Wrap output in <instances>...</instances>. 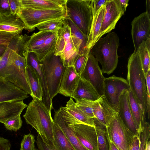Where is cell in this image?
<instances>
[{
    "instance_id": "cell-1",
    "label": "cell",
    "mask_w": 150,
    "mask_h": 150,
    "mask_svg": "<svg viewBox=\"0 0 150 150\" xmlns=\"http://www.w3.org/2000/svg\"><path fill=\"white\" fill-rule=\"evenodd\" d=\"M26 122L37 132L45 142L54 145V122L50 112L42 100L33 98L23 115Z\"/></svg>"
},
{
    "instance_id": "cell-2",
    "label": "cell",
    "mask_w": 150,
    "mask_h": 150,
    "mask_svg": "<svg viewBox=\"0 0 150 150\" xmlns=\"http://www.w3.org/2000/svg\"><path fill=\"white\" fill-rule=\"evenodd\" d=\"M25 68V57L7 47L0 59V78L11 83L31 95Z\"/></svg>"
},
{
    "instance_id": "cell-3",
    "label": "cell",
    "mask_w": 150,
    "mask_h": 150,
    "mask_svg": "<svg viewBox=\"0 0 150 150\" xmlns=\"http://www.w3.org/2000/svg\"><path fill=\"white\" fill-rule=\"evenodd\" d=\"M119 45V38L117 34L110 32L99 39L91 50L90 54L101 64L103 73L110 74L116 69Z\"/></svg>"
},
{
    "instance_id": "cell-4",
    "label": "cell",
    "mask_w": 150,
    "mask_h": 150,
    "mask_svg": "<svg viewBox=\"0 0 150 150\" xmlns=\"http://www.w3.org/2000/svg\"><path fill=\"white\" fill-rule=\"evenodd\" d=\"M127 81L143 114L145 115L147 107L145 75L137 50H134L128 60Z\"/></svg>"
},
{
    "instance_id": "cell-5",
    "label": "cell",
    "mask_w": 150,
    "mask_h": 150,
    "mask_svg": "<svg viewBox=\"0 0 150 150\" xmlns=\"http://www.w3.org/2000/svg\"><path fill=\"white\" fill-rule=\"evenodd\" d=\"M67 17L88 37L93 18L91 0H67Z\"/></svg>"
},
{
    "instance_id": "cell-6",
    "label": "cell",
    "mask_w": 150,
    "mask_h": 150,
    "mask_svg": "<svg viewBox=\"0 0 150 150\" xmlns=\"http://www.w3.org/2000/svg\"><path fill=\"white\" fill-rule=\"evenodd\" d=\"M24 23V28L32 31L39 25L50 21L66 18V7L60 9H38L22 7L17 13Z\"/></svg>"
},
{
    "instance_id": "cell-7",
    "label": "cell",
    "mask_w": 150,
    "mask_h": 150,
    "mask_svg": "<svg viewBox=\"0 0 150 150\" xmlns=\"http://www.w3.org/2000/svg\"><path fill=\"white\" fill-rule=\"evenodd\" d=\"M43 68L48 89L52 101L58 93L62 78L65 69L60 57L54 52L40 62Z\"/></svg>"
},
{
    "instance_id": "cell-8",
    "label": "cell",
    "mask_w": 150,
    "mask_h": 150,
    "mask_svg": "<svg viewBox=\"0 0 150 150\" xmlns=\"http://www.w3.org/2000/svg\"><path fill=\"white\" fill-rule=\"evenodd\" d=\"M106 129L108 140L112 142L119 150H128L135 134L127 127L117 112L108 123Z\"/></svg>"
},
{
    "instance_id": "cell-9",
    "label": "cell",
    "mask_w": 150,
    "mask_h": 150,
    "mask_svg": "<svg viewBox=\"0 0 150 150\" xmlns=\"http://www.w3.org/2000/svg\"><path fill=\"white\" fill-rule=\"evenodd\" d=\"M104 88V95L106 100L117 112L118 104L121 93L124 90H129L127 80L115 75L105 78Z\"/></svg>"
},
{
    "instance_id": "cell-10",
    "label": "cell",
    "mask_w": 150,
    "mask_h": 150,
    "mask_svg": "<svg viewBox=\"0 0 150 150\" xmlns=\"http://www.w3.org/2000/svg\"><path fill=\"white\" fill-rule=\"evenodd\" d=\"M80 78L90 83L100 97L104 95V77L98 62L90 54L85 68L80 75Z\"/></svg>"
},
{
    "instance_id": "cell-11",
    "label": "cell",
    "mask_w": 150,
    "mask_h": 150,
    "mask_svg": "<svg viewBox=\"0 0 150 150\" xmlns=\"http://www.w3.org/2000/svg\"><path fill=\"white\" fill-rule=\"evenodd\" d=\"M124 14L118 0H107L105 4V13L96 42L103 35L114 29L117 22Z\"/></svg>"
},
{
    "instance_id": "cell-12",
    "label": "cell",
    "mask_w": 150,
    "mask_h": 150,
    "mask_svg": "<svg viewBox=\"0 0 150 150\" xmlns=\"http://www.w3.org/2000/svg\"><path fill=\"white\" fill-rule=\"evenodd\" d=\"M150 14L146 11L134 18L131 23V35L134 48L150 37Z\"/></svg>"
},
{
    "instance_id": "cell-13",
    "label": "cell",
    "mask_w": 150,
    "mask_h": 150,
    "mask_svg": "<svg viewBox=\"0 0 150 150\" xmlns=\"http://www.w3.org/2000/svg\"><path fill=\"white\" fill-rule=\"evenodd\" d=\"M27 64L35 70L42 88L43 93L42 101L50 112L52 108V101L50 96L45 74L40 62L36 54L32 52H26L24 54Z\"/></svg>"
},
{
    "instance_id": "cell-14",
    "label": "cell",
    "mask_w": 150,
    "mask_h": 150,
    "mask_svg": "<svg viewBox=\"0 0 150 150\" xmlns=\"http://www.w3.org/2000/svg\"><path fill=\"white\" fill-rule=\"evenodd\" d=\"M124 124L134 134L137 135L138 129L130 110L129 100V91L124 90L119 98L117 112Z\"/></svg>"
},
{
    "instance_id": "cell-15",
    "label": "cell",
    "mask_w": 150,
    "mask_h": 150,
    "mask_svg": "<svg viewBox=\"0 0 150 150\" xmlns=\"http://www.w3.org/2000/svg\"><path fill=\"white\" fill-rule=\"evenodd\" d=\"M92 107L94 118L105 127L117 112L110 105L104 95L94 101Z\"/></svg>"
},
{
    "instance_id": "cell-16",
    "label": "cell",
    "mask_w": 150,
    "mask_h": 150,
    "mask_svg": "<svg viewBox=\"0 0 150 150\" xmlns=\"http://www.w3.org/2000/svg\"><path fill=\"white\" fill-rule=\"evenodd\" d=\"M29 97L27 93L20 88L0 78V102L23 100Z\"/></svg>"
},
{
    "instance_id": "cell-17",
    "label": "cell",
    "mask_w": 150,
    "mask_h": 150,
    "mask_svg": "<svg viewBox=\"0 0 150 150\" xmlns=\"http://www.w3.org/2000/svg\"><path fill=\"white\" fill-rule=\"evenodd\" d=\"M80 78L73 66L66 67L62 78L58 93L72 98Z\"/></svg>"
},
{
    "instance_id": "cell-18",
    "label": "cell",
    "mask_w": 150,
    "mask_h": 150,
    "mask_svg": "<svg viewBox=\"0 0 150 150\" xmlns=\"http://www.w3.org/2000/svg\"><path fill=\"white\" fill-rule=\"evenodd\" d=\"M100 97L90 83L80 78L73 93L72 98H74L75 101L81 100L95 101Z\"/></svg>"
},
{
    "instance_id": "cell-19",
    "label": "cell",
    "mask_w": 150,
    "mask_h": 150,
    "mask_svg": "<svg viewBox=\"0 0 150 150\" xmlns=\"http://www.w3.org/2000/svg\"><path fill=\"white\" fill-rule=\"evenodd\" d=\"M28 105L23 100L0 102V122L3 124L9 119L21 115Z\"/></svg>"
},
{
    "instance_id": "cell-20",
    "label": "cell",
    "mask_w": 150,
    "mask_h": 150,
    "mask_svg": "<svg viewBox=\"0 0 150 150\" xmlns=\"http://www.w3.org/2000/svg\"><path fill=\"white\" fill-rule=\"evenodd\" d=\"M25 27L24 23L17 14L0 15V30L19 35Z\"/></svg>"
},
{
    "instance_id": "cell-21",
    "label": "cell",
    "mask_w": 150,
    "mask_h": 150,
    "mask_svg": "<svg viewBox=\"0 0 150 150\" xmlns=\"http://www.w3.org/2000/svg\"><path fill=\"white\" fill-rule=\"evenodd\" d=\"M53 120L62 129L76 150H88L79 142L73 131L64 119L59 109L55 111Z\"/></svg>"
},
{
    "instance_id": "cell-22",
    "label": "cell",
    "mask_w": 150,
    "mask_h": 150,
    "mask_svg": "<svg viewBox=\"0 0 150 150\" xmlns=\"http://www.w3.org/2000/svg\"><path fill=\"white\" fill-rule=\"evenodd\" d=\"M22 7L38 9H60L67 0H21Z\"/></svg>"
},
{
    "instance_id": "cell-23",
    "label": "cell",
    "mask_w": 150,
    "mask_h": 150,
    "mask_svg": "<svg viewBox=\"0 0 150 150\" xmlns=\"http://www.w3.org/2000/svg\"><path fill=\"white\" fill-rule=\"evenodd\" d=\"M71 28V38L75 48L79 54L88 50L86 48L88 37L85 36L78 27L67 16L66 18Z\"/></svg>"
},
{
    "instance_id": "cell-24",
    "label": "cell",
    "mask_w": 150,
    "mask_h": 150,
    "mask_svg": "<svg viewBox=\"0 0 150 150\" xmlns=\"http://www.w3.org/2000/svg\"><path fill=\"white\" fill-rule=\"evenodd\" d=\"M105 12V5L93 16L92 24L86 44V48L89 51L96 42Z\"/></svg>"
},
{
    "instance_id": "cell-25",
    "label": "cell",
    "mask_w": 150,
    "mask_h": 150,
    "mask_svg": "<svg viewBox=\"0 0 150 150\" xmlns=\"http://www.w3.org/2000/svg\"><path fill=\"white\" fill-rule=\"evenodd\" d=\"M25 63L27 80L31 91L30 96L42 100L43 92L38 78L34 69L27 64L26 61Z\"/></svg>"
},
{
    "instance_id": "cell-26",
    "label": "cell",
    "mask_w": 150,
    "mask_h": 150,
    "mask_svg": "<svg viewBox=\"0 0 150 150\" xmlns=\"http://www.w3.org/2000/svg\"><path fill=\"white\" fill-rule=\"evenodd\" d=\"M57 39V32L52 33L46 39L40 47L33 52L36 54L40 62L48 55L54 52Z\"/></svg>"
},
{
    "instance_id": "cell-27",
    "label": "cell",
    "mask_w": 150,
    "mask_h": 150,
    "mask_svg": "<svg viewBox=\"0 0 150 150\" xmlns=\"http://www.w3.org/2000/svg\"><path fill=\"white\" fill-rule=\"evenodd\" d=\"M52 33L42 31L33 34L30 36L28 41L25 44L24 50L25 52H34L40 47L46 39Z\"/></svg>"
},
{
    "instance_id": "cell-28",
    "label": "cell",
    "mask_w": 150,
    "mask_h": 150,
    "mask_svg": "<svg viewBox=\"0 0 150 150\" xmlns=\"http://www.w3.org/2000/svg\"><path fill=\"white\" fill-rule=\"evenodd\" d=\"M79 54L70 37L66 43L63 50L59 55L65 67L73 66Z\"/></svg>"
},
{
    "instance_id": "cell-29",
    "label": "cell",
    "mask_w": 150,
    "mask_h": 150,
    "mask_svg": "<svg viewBox=\"0 0 150 150\" xmlns=\"http://www.w3.org/2000/svg\"><path fill=\"white\" fill-rule=\"evenodd\" d=\"M65 107L67 112L77 120L83 124L95 127L93 119L89 117L77 108L72 98H70Z\"/></svg>"
},
{
    "instance_id": "cell-30",
    "label": "cell",
    "mask_w": 150,
    "mask_h": 150,
    "mask_svg": "<svg viewBox=\"0 0 150 150\" xmlns=\"http://www.w3.org/2000/svg\"><path fill=\"white\" fill-rule=\"evenodd\" d=\"M71 28L66 18L65 23L57 32L58 39L54 52L55 55L59 56L62 52L65 44L70 39Z\"/></svg>"
},
{
    "instance_id": "cell-31",
    "label": "cell",
    "mask_w": 150,
    "mask_h": 150,
    "mask_svg": "<svg viewBox=\"0 0 150 150\" xmlns=\"http://www.w3.org/2000/svg\"><path fill=\"white\" fill-rule=\"evenodd\" d=\"M54 122V144L57 148L58 150H76L60 127Z\"/></svg>"
},
{
    "instance_id": "cell-32",
    "label": "cell",
    "mask_w": 150,
    "mask_h": 150,
    "mask_svg": "<svg viewBox=\"0 0 150 150\" xmlns=\"http://www.w3.org/2000/svg\"><path fill=\"white\" fill-rule=\"evenodd\" d=\"M93 119L97 136L98 150H108L109 143L106 127L100 124L95 118Z\"/></svg>"
},
{
    "instance_id": "cell-33",
    "label": "cell",
    "mask_w": 150,
    "mask_h": 150,
    "mask_svg": "<svg viewBox=\"0 0 150 150\" xmlns=\"http://www.w3.org/2000/svg\"><path fill=\"white\" fill-rule=\"evenodd\" d=\"M137 136L140 142L139 150H144L146 144L149 141L150 137V125L149 122L146 121L145 117L141 119Z\"/></svg>"
},
{
    "instance_id": "cell-34",
    "label": "cell",
    "mask_w": 150,
    "mask_h": 150,
    "mask_svg": "<svg viewBox=\"0 0 150 150\" xmlns=\"http://www.w3.org/2000/svg\"><path fill=\"white\" fill-rule=\"evenodd\" d=\"M129 100L131 114L138 129L142 117L146 115L143 114L137 101L130 89L129 91Z\"/></svg>"
},
{
    "instance_id": "cell-35",
    "label": "cell",
    "mask_w": 150,
    "mask_h": 150,
    "mask_svg": "<svg viewBox=\"0 0 150 150\" xmlns=\"http://www.w3.org/2000/svg\"><path fill=\"white\" fill-rule=\"evenodd\" d=\"M138 50L142 68L145 75L150 70V51L146 47L145 41H144L139 46Z\"/></svg>"
},
{
    "instance_id": "cell-36",
    "label": "cell",
    "mask_w": 150,
    "mask_h": 150,
    "mask_svg": "<svg viewBox=\"0 0 150 150\" xmlns=\"http://www.w3.org/2000/svg\"><path fill=\"white\" fill-rule=\"evenodd\" d=\"M66 18L52 20L45 22L38 25L37 28L40 31L57 33L65 23Z\"/></svg>"
},
{
    "instance_id": "cell-37",
    "label": "cell",
    "mask_w": 150,
    "mask_h": 150,
    "mask_svg": "<svg viewBox=\"0 0 150 150\" xmlns=\"http://www.w3.org/2000/svg\"><path fill=\"white\" fill-rule=\"evenodd\" d=\"M94 102L93 101L81 100L76 101L75 103L77 108L89 117L93 118H95V117L92 106Z\"/></svg>"
},
{
    "instance_id": "cell-38",
    "label": "cell",
    "mask_w": 150,
    "mask_h": 150,
    "mask_svg": "<svg viewBox=\"0 0 150 150\" xmlns=\"http://www.w3.org/2000/svg\"><path fill=\"white\" fill-rule=\"evenodd\" d=\"M90 51L88 50L83 54H79L74 65L76 73L80 76L86 66Z\"/></svg>"
},
{
    "instance_id": "cell-39",
    "label": "cell",
    "mask_w": 150,
    "mask_h": 150,
    "mask_svg": "<svg viewBox=\"0 0 150 150\" xmlns=\"http://www.w3.org/2000/svg\"><path fill=\"white\" fill-rule=\"evenodd\" d=\"M22 123L21 115H19L9 119L3 124L7 130L16 132L21 127Z\"/></svg>"
},
{
    "instance_id": "cell-40",
    "label": "cell",
    "mask_w": 150,
    "mask_h": 150,
    "mask_svg": "<svg viewBox=\"0 0 150 150\" xmlns=\"http://www.w3.org/2000/svg\"><path fill=\"white\" fill-rule=\"evenodd\" d=\"M35 142L34 136L31 134H24L22 140L20 150H35Z\"/></svg>"
},
{
    "instance_id": "cell-41",
    "label": "cell",
    "mask_w": 150,
    "mask_h": 150,
    "mask_svg": "<svg viewBox=\"0 0 150 150\" xmlns=\"http://www.w3.org/2000/svg\"><path fill=\"white\" fill-rule=\"evenodd\" d=\"M16 35L8 32L0 30V45H4L7 47Z\"/></svg>"
},
{
    "instance_id": "cell-42",
    "label": "cell",
    "mask_w": 150,
    "mask_h": 150,
    "mask_svg": "<svg viewBox=\"0 0 150 150\" xmlns=\"http://www.w3.org/2000/svg\"><path fill=\"white\" fill-rule=\"evenodd\" d=\"M145 79L147 91L146 112L149 119L150 117V70L145 75Z\"/></svg>"
},
{
    "instance_id": "cell-43",
    "label": "cell",
    "mask_w": 150,
    "mask_h": 150,
    "mask_svg": "<svg viewBox=\"0 0 150 150\" xmlns=\"http://www.w3.org/2000/svg\"><path fill=\"white\" fill-rule=\"evenodd\" d=\"M36 143L38 150H58L54 145H49L42 139L40 136H37Z\"/></svg>"
},
{
    "instance_id": "cell-44",
    "label": "cell",
    "mask_w": 150,
    "mask_h": 150,
    "mask_svg": "<svg viewBox=\"0 0 150 150\" xmlns=\"http://www.w3.org/2000/svg\"><path fill=\"white\" fill-rule=\"evenodd\" d=\"M11 14L8 0H0V15H9Z\"/></svg>"
},
{
    "instance_id": "cell-45",
    "label": "cell",
    "mask_w": 150,
    "mask_h": 150,
    "mask_svg": "<svg viewBox=\"0 0 150 150\" xmlns=\"http://www.w3.org/2000/svg\"><path fill=\"white\" fill-rule=\"evenodd\" d=\"M11 14H17L22 7L21 0H8Z\"/></svg>"
},
{
    "instance_id": "cell-46",
    "label": "cell",
    "mask_w": 150,
    "mask_h": 150,
    "mask_svg": "<svg viewBox=\"0 0 150 150\" xmlns=\"http://www.w3.org/2000/svg\"><path fill=\"white\" fill-rule=\"evenodd\" d=\"M107 0H91L93 16L98 12L100 8L105 5Z\"/></svg>"
},
{
    "instance_id": "cell-47",
    "label": "cell",
    "mask_w": 150,
    "mask_h": 150,
    "mask_svg": "<svg viewBox=\"0 0 150 150\" xmlns=\"http://www.w3.org/2000/svg\"><path fill=\"white\" fill-rule=\"evenodd\" d=\"M140 142L137 135H134L133 137L129 147L128 150H139Z\"/></svg>"
},
{
    "instance_id": "cell-48",
    "label": "cell",
    "mask_w": 150,
    "mask_h": 150,
    "mask_svg": "<svg viewBox=\"0 0 150 150\" xmlns=\"http://www.w3.org/2000/svg\"><path fill=\"white\" fill-rule=\"evenodd\" d=\"M11 147L9 140L0 137V150H10Z\"/></svg>"
},
{
    "instance_id": "cell-49",
    "label": "cell",
    "mask_w": 150,
    "mask_h": 150,
    "mask_svg": "<svg viewBox=\"0 0 150 150\" xmlns=\"http://www.w3.org/2000/svg\"><path fill=\"white\" fill-rule=\"evenodd\" d=\"M120 4L122 10L125 13L126 11L127 6L129 5L128 2L129 0H118Z\"/></svg>"
},
{
    "instance_id": "cell-50",
    "label": "cell",
    "mask_w": 150,
    "mask_h": 150,
    "mask_svg": "<svg viewBox=\"0 0 150 150\" xmlns=\"http://www.w3.org/2000/svg\"><path fill=\"white\" fill-rule=\"evenodd\" d=\"M7 47L4 45H0V59L5 53Z\"/></svg>"
},
{
    "instance_id": "cell-51",
    "label": "cell",
    "mask_w": 150,
    "mask_h": 150,
    "mask_svg": "<svg viewBox=\"0 0 150 150\" xmlns=\"http://www.w3.org/2000/svg\"><path fill=\"white\" fill-rule=\"evenodd\" d=\"M109 146L108 150H119L116 146L111 142L109 140Z\"/></svg>"
},
{
    "instance_id": "cell-52",
    "label": "cell",
    "mask_w": 150,
    "mask_h": 150,
    "mask_svg": "<svg viewBox=\"0 0 150 150\" xmlns=\"http://www.w3.org/2000/svg\"><path fill=\"white\" fill-rule=\"evenodd\" d=\"M146 11L148 12L149 14H150V1L146 0Z\"/></svg>"
},
{
    "instance_id": "cell-53",
    "label": "cell",
    "mask_w": 150,
    "mask_h": 150,
    "mask_svg": "<svg viewBox=\"0 0 150 150\" xmlns=\"http://www.w3.org/2000/svg\"><path fill=\"white\" fill-rule=\"evenodd\" d=\"M145 41L148 50L150 51V37L147 38Z\"/></svg>"
},
{
    "instance_id": "cell-54",
    "label": "cell",
    "mask_w": 150,
    "mask_h": 150,
    "mask_svg": "<svg viewBox=\"0 0 150 150\" xmlns=\"http://www.w3.org/2000/svg\"><path fill=\"white\" fill-rule=\"evenodd\" d=\"M144 150H150V142L149 141L146 144Z\"/></svg>"
},
{
    "instance_id": "cell-55",
    "label": "cell",
    "mask_w": 150,
    "mask_h": 150,
    "mask_svg": "<svg viewBox=\"0 0 150 150\" xmlns=\"http://www.w3.org/2000/svg\"><path fill=\"white\" fill-rule=\"evenodd\" d=\"M35 150H38V149L36 148Z\"/></svg>"
}]
</instances>
